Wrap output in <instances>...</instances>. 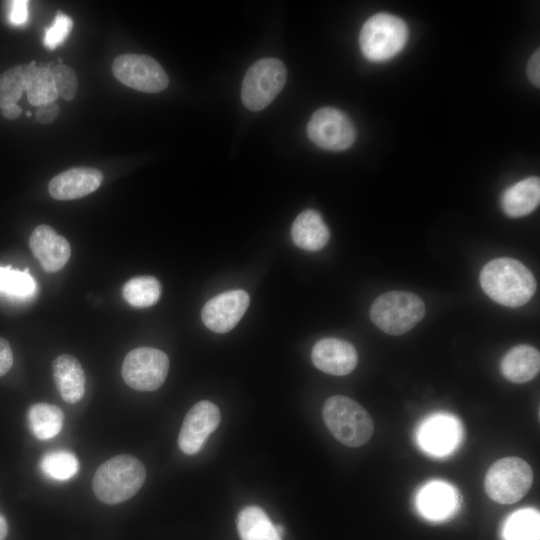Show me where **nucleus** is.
<instances>
[{"label":"nucleus","instance_id":"1","mask_svg":"<svg viewBox=\"0 0 540 540\" xmlns=\"http://www.w3.org/2000/svg\"><path fill=\"white\" fill-rule=\"evenodd\" d=\"M479 280L488 297L507 307L526 304L536 291L531 271L520 261L508 257L488 262L482 268Z\"/></svg>","mask_w":540,"mask_h":540},{"label":"nucleus","instance_id":"2","mask_svg":"<svg viewBox=\"0 0 540 540\" xmlns=\"http://www.w3.org/2000/svg\"><path fill=\"white\" fill-rule=\"evenodd\" d=\"M146 479V470L132 455H117L104 462L95 472L92 488L103 503L114 505L133 497Z\"/></svg>","mask_w":540,"mask_h":540},{"label":"nucleus","instance_id":"3","mask_svg":"<svg viewBox=\"0 0 540 540\" xmlns=\"http://www.w3.org/2000/svg\"><path fill=\"white\" fill-rule=\"evenodd\" d=\"M322 417L334 438L348 447L366 444L374 432V423L369 413L358 402L346 396L328 398L323 406Z\"/></svg>","mask_w":540,"mask_h":540},{"label":"nucleus","instance_id":"4","mask_svg":"<svg viewBox=\"0 0 540 540\" xmlns=\"http://www.w3.org/2000/svg\"><path fill=\"white\" fill-rule=\"evenodd\" d=\"M425 315V304L416 294L390 291L379 295L370 309L371 321L383 332L402 335L410 331Z\"/></svg>","mask_w":540,"mask_h":540},{"label":"nucleus","instance_id":"5","mask_svg":"<svg viewBox=\"0 0 540 540\" xmlns=\"http://www.w3.org/2000/svg\"><path fill=\"white\" fill-rule=\"evenodd\" d=\"M407 39L406 23L388 13H378L366 20L359 35L363 55L375 62L394 57L405 46Z\"/></svg>","mask_w":540,"mask_h":540},{"label":"nucleus","instance_id":"6","mask_svg":"<svg viewBox=\"0 0 540 540\" xmlns=\"http://www.w3.org/2000/svg\"><path fill=\"white\" fill-rule=\"evenodd\" d=\"M533 483L530 465L519 457H505L494 462L485 476V491L500 504H513L522 499Z\"/></svg>","mask_w":540,"mask_h":540},{"label":"nucleus","instance_id":"7","mask_svg":"<svg viewBox=\"0 0 540 540\" xmlns=\"http://www.w3.org/2000/svg\"><path fill=\"white\" fill-rule=\"evenodd\" d=\"M286 67L277 58H263L256 61L246 72L241 99L251 111L267 107L280 93L286 82Z\"/></svg>","mask_w":540,"mask_h":540},{"label":"nucleus","instance_id":"8","mask_svg":"<svg viewBox=\"0 0 540 540\" xmlns=\"http://www.w3.org/2000/svg\"><path fill=\"white\" fill-rule=\"evenodd\" d=\"M169 370L168 356L151 347H138L124 358L121 373L125 383L137 391H154L164 383Z\"/></svg>","mask_w":540,"mask_h":540},{"label":"nucleus","instance_id":"9","mask_svg":"<svg viewBox=\"0 0 540 540\" xmlns=\"http://www.w3.org/2000/svg\"><path fill=\"white\" fill-rule=\"evenodd\" d=\"M112 71L122 84L141 92L157 93L169 83L162 66L148 55H120L113 61Z\"/></svg>","mask_w":540,"mask_h":540},{"label":"nucleus","instance_id":"10","mask_svg":"<svg viewBox=\"0 0 540 540\" xmlns=\"http://www.w3.org/2000/svg\"><path fill=\"white\" fill-rule=\"evenodd\" d=\"M307 135L320 148L342 151L354 143L356 130L344 112L324 107L312 115L307 125Z\"/></svg>","mask_w":540,"mask_h":540},{"label":"nucleus","instance_id":"11","mask_svg":"<svg viewBox=\"0 0 540 540\" xmlns=\"http://www.w3.org/2000/svg\"><path fill=\"white\" fill-rule=\"evenodd\" d=\"M221 421L219 408L208 400L196 403L187 412L178 436L180 450L193 455L198 453L208 436L216 430Z\"/></svg>","mask_w":540,"mask_h":540},{"label":"nucleus","instance_id":"12","mask_svg":"<svg viewBox=\"0 0 540 540\" xmlns=\"http://www.w3.org/2000/svg\"><path fill=\"white\" fill-rule=\"evenodd\" d=\"M249 303L250 297L244 290L235 289L220 293L203 306L202 321L211 331L226 333L237 325Z\"/></svg>","mask_w":540,"mask_h":540},{"label":"nucleus","instance_id":"13","mask_svg":"<svg viewBox=\"0 0 540 540\" xmlns=\"http://www.w3.org/2000/svg\"><path fill=\"white\" fill-rule=\"evenodd\" d=\"M311 358L319 370L335 376L351 373L358 362L355 347L345 340L333 337L320 339L312 349Z\"/></svg>","mask_w":540,"mask_h":540},{"label":"nucleus","instance_id":"14","mask_svg":"<svg viewBox=\"0 0 540 540\" xmlns=\"http://www.w3.org/2000/svg\"><path fill=\"white\" fill-rule=\"evenodd\" d=\"M29 246L41 267L47 273L61 270L70 258L71 248L67 239L58 235L48 225L37 226L29 239Z\"/></svg>","mask_w":540,"mask_h":540},{"label":"nucleus","instance_id":"15","mask_svg":"<svg viewBox=\"0 0 540 540\" xmlns=\"http://www.w3.org/2000/svg\"><path fill=\"white\" fill-rule=\"evenodd\" d=\"M103 180L101 171L91 167H75L56 175L48 191L56 200H74L96 191Z\"/></svg>","mask_w":540,"mask_h":540},{"label":"nucleus","instance_id":"16","mask_svg":"<svg viewBox=\"0 0 540 540\" xmlns=\"http://www.w3.org/2000/svg\"><path fill=\"white\" fill-rule=\"evenodd\" d=\"M459 434L458 423L453 417L436 415L422 425L419 441L427 452L442 456L455 448Z\"/></svg>","mask_w":540,"mask_h":540},{"label":"nucleus","instance_id":"17","mask_svg":"<svg viewBox=\"0 0 540 540\" xmlns=\"http://www.w3.org/2000/svg\"><path fill=\"white\" fill-rule=\"evenodd\" d=\"M52 371L62 399L69 404L78 403L85 394V374L78 359L62 354L53 361Z\"/></svg>","mask_w":540,"mask_h":540},{"label":"nucleus","instance_id":"18","mask_svg":"<svg viewBox=\"0 0 540 540\" xmlns=\"http://www.w3.org/2000/svg\"><path fill=\"white\" fill-rule=\"evenodd\" d=\"M291 237L297 247L306 251H318L328 243L330 232L319 212L306 209L294 220Z\"/></svg>","mask_w":540,"mask_h":540},{"label":"nucleus","instance_id":"19","mask_svg":"<svg viewBox=\"0 0 540 540\" xmlns=\"http://www.w3.org/2000/svg\"><path fill=\"white\" fill-rule=\"evenodd\" d=\"M501 372L513 383H525L535 378L540 370V353L530 345L511 348L502 358Z\"/></svg>","mask_w":540,"mask_h":540},{"label":"nucleus","instance_id":"20","mask_svg":"<svg viewBox=\"0 0 540 540\" xmlns=\"http://www.w3.org/2000/svg\"><path fill=\"white\" fill-rule=\"evenodd\" d=\"M540 202V180L532 176L507 188L501 197V207L511 218L526 216L533 212Z\"/></svg>","mask_w":540,"mask_h":540},{"label":"nucleus","instance_id":"21","mask_svg":"<svg viewBox=\"0 0 540 540\" xmlns=\"http://www.w3.org/2000/svg\"><path fill=\"white\" fill-rule=\"evenodd\" d=\"M422 514L433 520L449 516L456 508L454 489L441 481H434L423 487L417 499Z\"/></svg>","mask_w":540,"mask_h":540},{"label":"nucleus","instance_id":"22","mask_svg":"<svg viewBox=\"0 0 540 540\" xmlns=\"http://www.w3.org/2000/svg\"><path fill=\"white\" fill-rule=\"evenodd\" d=\"M25 92L31 105L38 107L55 102L59 95L55 88L50 64L37 65L36 61L27 64Z\"/></svg>","mask_w":540,"mask_h":540},{"label":"nucleus","instance_id":"23","mask_svg":"<svg viewBox=\"0 0 540 540\" xmlns=\"http://www.w3.org/2000/svg\"><path fill=\"white\" fill-rule=\"evenodd\" d=\"M237 530L241 540H282L268 515L258 506H247L239 512Z\"/></svg>","mask_w":540,"mask_h":540},{"label":"nucleus","instance_id":"24","mask_svg":"<svg viewBox=\"0 0 540 540\" xmlns=\"http://www.w3.org/2000/svg\"><path fill=\"white\" fill-rule=\"evenodd\" d=\"M27 419L33 435L39 440H48L61 431L64 414L56 405L36 403L29 408Z\"/></svg>","mask_w":540,"mask_h":540},{"label":"nucleus","instance_id":"25","mask_svg":"<svg viewBox=\"0 0 540 540\" xmlns=\"http://www.w3.org/2000/svg\"><path fill=\"white\" fill-rule=\"evenodd\" d=\"M122 294L133 307H150L156 304L160 298L161 284L153 276H137L124 284Z\"/></svg>","mask_w":540,"mask_h":540},{"label":"nucleus","instance_id":"26","mask_svg":"<svg viewBox=\"0 0 540 540\" xmlns=\"http://www.w3.org/2000/svg\"><path fill=\"white\" fill-rule=\"evenodd\" d=\"M39 466L47 477L65 481L77 473L79 463L73 453L67 450H54L41 457Z\"/></svg>","mask_w":540,"mask_h":540},{"label":"nucleus","instance_id":"27","mask_svg":"<svg viewBox=\"0 0 540 540\" xmlns=\"http://www.w3.org/2000/svg\"><path fill=\"white\" fill-rule=\"evenodd\" d=\"M506 540H538L539 513L525 509L512 514L504 528Z\"/></svg>","mask_w":540,"mask_h":540},{"label":"nucleus","instance_id":"28","mask_svg":"<svg viewBox=\"0 0 540 540\" xmlns=\"http://www.w3.org/2000/svg\"><path fill=\"white\" fill-rule=\"evenodd\" d=\"M36 291V282L28 268L20 271L11 266H0V292L18 298H27Z\"/></svg>","mask_w":540,"mask_h":540},{"label":"nucleus","instance_id":"29","mask_svg":"<svg viewBox=\"0 0 540 540\" xmlns=\"http://www.w3.org/2000/svg\"><path fill=\"white\" fill-rule=\"evenodd\" d=\"M27 64L17 65L0 74V109L17 104L25 91Z\"/></svg>","mask_w":540,"mask_h":540},{"label":"nucleus","instance_id":"30","mask_svg":"<svg viewBox=\"0 0 540 540\" xmlns=\"http://www.w3.org/2000/svg\"><path fill=\"white\" fill-rule=\"evenodd\" d=\"M51 73L59 96L65 100H72L77 91V76L75 71L64 64L51 67Z\"/></svg>","mask_w":540,"mask_h":540},{"label":"nucleus","instance_id":"31","mask_svg":"<svg viewBox=\"0 0 540 540\" xmlns=\"http://www.w3.org/2000/svg\"><path fill=\"white\" fill-rule=\"evenodd\" d=\"M73 27L72 19L62 12H58L53 23L44 32L43 42L48 49H55L69 35Z\"/></svg>","mask_w":540,"mask_h":540},{"label":"nucleus","instance_id":"32","mask_svg":"<svg viewBox=\"0 0 540 540\" xmlns=\"http://www.w3.org/2000/svg\"><path fill=\"white\" fill-rule=\"evenodd\" d=\"M28 1L13 0L8 2V18L11 24L20 26L26 23L28 19Z\"/></svg>","mask_w":540,"mask_h":540},{"label":"nucleus","instance_id":"33","mask_svg":"<svg viewBox=\"0 0 540 540\" xmlns=\"http://www.w3.org/2000/svg\"><path fill=\"white\" fill-rule=\"evenodd\" d=\"M60 109L56 102H50L38 106L36 111V119L41 124L53 122L59 115Z\"/></svg>","mask_w":540,"mask_h":540},{"label":"nucleus","instance_id":"34","mask_svg":"<svg viewBox=\"0 0 540 540\" xmlns=\"http://www.w3.org/2000/svg\"><path fill=\"white\" fill-rule=\"evenodd\" d=\"M13 353L9 342L0 338V377L5 375L12 367Z\"/></svg>","mask_w":540,"mask_h":540},{"label":"nucleus","instance_id":"35","mask_svg":"<svg viewBox=\"0 0 540 540\" xmlns=\"http://www.w3.org/2000/svg\"><path fill=\"white\" fill-rule=\"evenodd\" d=\"M527 74L530 81L537 87L540 84V53L537 49L530 57L527 64Z\"/></svg>","mask_w":540,"mask_h":540},{"label":"nucleus","instance_id":"36","mask_svg":"<svg viewBox=\"0 0 540 540\" xmlns=\"http://www.w3.org/2000/svg\"><path fill=\"white\" fill-rule=\"evenodd\" d=\"M6 119L13 120L20 116L22 110L17 104H10L1 109Z\"/></svg>","mask_w":540,"mask_h":540},{"label":"nucleus","instance_id":"37","mask_svg":"<svg viewBox=\"0 0 540 540\" xmlns=\"http://www.w3.org/2000/svg\"><path fill=\"white\" fill-rule=\"evenodd\" d=\"M8 532V526L5 518L0 514V540H5Z\"/></svg>","mask_w":540,"mask_h":540},{"label":"nucleus","instance_id":"38","mask_svg":"<svg viewBox=\"0 0 540 540\" xmlns=\"http://www.w3.org/2000/svg\"><path fill=\"white\" fill-rule=\"evenodd\" d=\"M275 528H276L277 533L282 537L285 532L284 527L279 524V525H275Z\"/></svg>","mask_w":540,"mask_h":540},{"label":"nucleus","instance_id":"39","mask_svg":"<svg viewBox=\"0 0 540 540\" xmlns=\"http://www.w3.org/2000/svg\"><path fill=\"white\" fill-rule=\"evenodd\" d=\"M26 115L29 117V116L31 115V113H30V112H27Z\"/></svg>","mask_w":540,"mask_h":540}]
</instances>
